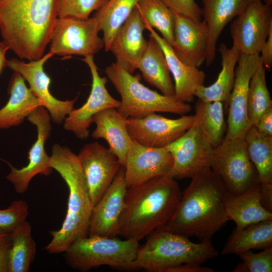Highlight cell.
<instances>
[{
	"label": "cell",
	"mask_w": 272,
	"mask_h": 272,
	"mask_svg": "<svg viewBox=\"0 0 272 272\" xmlns=\"http://www.w3.org/2000/svg\"><path fill=\"white\" fill-rule=\"evenodd\" d=\"M227 191L221 179L210 167L206 168L191 178L172 216L162 227L201 241L211 240L229 221L224 205Z\"/></svg>",
	"instance_id": "cell-1"
},
{
	"label": "cell",
	"mask_w": 272,
	"mask_h": 272,
	"mask_svg": "<svg viewBox=\"0 0 272 272\" xmlns=\"http://www.w3.org/2000/svg\"><path fill=\"white\" fill-rule=\"evenodd\" d=\"M59 0H0V33L20 58L40 59L58 18Z\"/></svg>",
	"instance_id": "cell-2"
},
{
	"label": "cell",
	"mask_w": 272,
	"mask_h": 272,
	"mask_svg": "<svg viewBox=\"0 0 272 272\" xmlns=\"http://www.w3.org/2000/svg\"><path fill=\"white\" fill-rule=\"evenodd\" d=\"M176 179L168 175L128 187L117 236L139 242L164 226L181 196Z\"/></svg>",
	"instance_id": "cell-3"
},
{
	"label": "cell",
	"mask_w": 272,
	"mask_h": 272,
	"mask_svg": "<svg viewBox=\"0 0 272 272\" xmlns=\"http://www.w3.org/2000/svg\"><path fill=\"white\" fill-rule=\"evenodd\" d=\"M49 166L63 179L69 189L67 209L60 228L49 232L52 236L44 249L49 253L64 252L76 240L86 237L93 205L78 155L66 147L53 145Z\"/></svg>",
	"instance_id": "cell-4"
},
{
	"label": "cell",
	"mask_w": 272,
	"mask_h": 272,
	"mask_svg": "<svg viewBox=\"0 0 272 272\" xmlns=\"http://www.w3.org/2000/svg\"><path fill=\"white\" fill-rule=\"evenodd\" d=\"M149 235L146 242L139 246L132 269L163 272L167 268L181 264H202L218 255L211 240L193 243L188 237L162 227Z\"/></svg>",
	"instance_id": "cell-5"
},
{
	"label": "cell",
	"mask_w": 272,
	"mask_h": 272,
	"mask_svg": "<svg viewBox=\"0 0 272 272\" xmlns=\"http://www.w3.org/2000/svg\"><path fill=\"white\" fill-rule=\"evenodd\" d=\"M105 72L121 96L117 110L125 118H143L159 112L183 115L191 110L189 104L175 95H165L146 87L141 83L139 74L133 75L117 62L107 66Z\"/></svg>",
	"instance_id": "cell-6"
},
{
	"label": "cell",
	"mask_w": 272,
	"mask_h": 272,
	"mask_svg": "<svg viewBox=\"0 0 272 272\" xmlns=\"http://www.w3.org/2000/svg\"><path fill=\"white\" fill-rule=\"evenodd\" d=\"M139 246L133 240L89 235L76 240L64 253L67 264L79 271L102 265L132 269Z\"/></svg>",
	"instance_id": "cell-7"
},
{
	"label": "cell",
	"mask_w": 272,
	"mask_h": 272,
	"mask_svg": "<svg viewBox=\"0 0 272 272\" xmlns=\"http://www.w3.org/2000/svg\"><path fill=\"white\" fill-rule=\"evenodd\" d=\"M210 168L233 194L241 193L259 183L257 171L248 156L244 137L224 138L214 148Z\"/></svg>",
	"instance_id": "cell-8"
},
{
	"label": "cell",
	"mask_w": 272,
	"mask_h": 272,
	"mask_svg": "<svg viewBox=\"0 0 272 272\" xmlns=\"http://www.w3.org/2000/svg\"><path fill=\"white\" fill-rule=\"evenodd\" d=\"M98 20L94 17L85 20L58 18L54 26L49 52L53 55H94L104 47Z\"/></svg>",
	"instance_id": "cell-9"
},
{
	"label": "cell",
	"mask_w": 272,
	"mask_h": 272,
	"mask_svg": "<svg viewBox=\"0 0 272 272\" xmlns=\"http://www.w3.org/2000/svg\"><path fill=\"white\" fill-rule=\"evenodd\" d=\"M165 148L173 164L169 176L175 179L192 178L210 167L215 147L196 122L185 133Z\"/></svg>",
	"instance_id": "cell-10"
},
{
	"label": "cell",
	"mask_w": 272,
	"mask_h": 272,
	"mask_svg": "<svg viewBox=\"0 0 272 272\" xmlns=\"http://www.w3.org/2000/svg\"><path fill=\"white\" fill-rule=\"evenodd\" d=\"M50 118L48 111L42 106L38 107L28 116V120L37 127V137L28 152L29 162L26 166L17 169L5 161L11 169L6 178L19 194L26 192L31 180L36 175H48L52 172V169L49 166L50 157L44 149L45 143L52 128Z\"/></svg>",
	"instance_id": "cell-11"
},
{
	"label": "cell",
	"mask_w": 272,
	"mask_h": 272,
	"mask_svg": "<svg viewBox=\"0 0 272 272\" xmlns=\"http://www.w3.org/2000/svg\"><path fill=\"white\" fill-rule=\"evenodd\" d=\"M271 29V6L260 0L253 2L231 24L232 46L240 54H259Z\"/></svg>",
	"instance_id": "cell-12"
},
{
	"label": "cell",
	"mask_w": 272,
	"mask_h": 272,
	"mask_svg": "<svg viewBox=\"0 0 272 272\" xmlns=\"http://www.w3.org/2000/svg\"><path fill=\"white\" fill-rule=\"evenodd\" d=\"M195 122L194 115L170 119L153 113L143 118H127L126 126L133 141L147 147L163 148L182 136Z\"/></svg>",
	"instance_id": "cell-13"
},
{
	"label": "cell",
	"mask_w": 272,
	"mask_h": 272,
	"mask_svg": "<svg viewBox=\"0 0 272 272\" xmlns=\"http://www.w3.org/2000/svg\"><path fill=\"white\" fill-rule=\"evenodd\" d=\"M83 60L89 66L92 75L90 93L81 107L74 108L66 116L63 127L73 132L79 139L86 140L89 135V128L93 123L94 116L104 109L118 108L120 101L114 98L108 92L106 88L107 79L99 76L93 55L85 56Z\"/></svg>",
	"instance_id": "cell-14"
},
{
	"label": "cell",
	"mask_w": 272,
	"mask_h": 272,
	"mask_svg": "<svg viewBox=\"0 0 272 272\" xmlns=\"http://www.w3.org/2000/svg\"><path fill=\"white\" fill-rule=\"evenodd\" d=\"M53 54L48 52L39 59L25 62L18 59L8 60V66L14 72L21 74L29 85V88L50 115L52 120L61 124L74 109L77 98L71 100H60L49 91L50 78L44 70V64Z\"/></svg>",
	"instance_id": "cell-15"
},
{
	"label": "cell",
	"mask_w": 272,
	"mask_h": 272,
	"mask_svg": "<svg viewBox=\"0 0 272 272\" xmlns=\"http://www.w3.org/2000/svg\"><path fill=\"white\" fill-rule=\"evenodd\" d=\"M228 104L227 130L224 138L244 137L250 126L247 111L248 94L253 75L262 64L259 54H240Z\"/></svg>",
	"instance_id": "cell-16"
},
{
	"label": "cell",
	"mask_w": 272,
	"mask_h": 272,
	"mask_svg": "<svg viewBox=\"0 0 272 272\" xmlns=\"http://www.w3.org/2000/svg\"><path fill=\"white\" fill-rule=\"evenodd\" d=\"M78 156L94 206L123 166L109 148L96 142L84 145Z\"/></svg>",
	"instance_id": "cell-17"
},
{
	"label": "cell",
	"mask_w": 272,
	"mask_h": 272,
	"mask_svg": "<svg viewBox=\"0 0 272 272\" xmlns=\"http://www.w3.org/2000/svg\"><path fill=\"white\" fill-rule=\"evenodd\" d=\"M173 164V157L165 148H151L132 140L124 166L127 188L159 176L169 175Z\"/></svg>",
	"instance_id": "cell-18"
},
{
	"label": "cell",
	"mask_w": 272,
	"mask_h": 272,
	"mask_svg": "<svg viewBox=\"0 0 272 272\" xmlns=\"http://www.w3.org/2000/svg\"><path fill=\"white\" fill-rule=\"evenodd\" d=\"M127 187L122 166L112 182L93 206L89 235L116 237Z\"/></svg>",
	"instance_id": "cell-19"
},
{
	"label": "cell",
	"mask_w": 272,
	"mask_h": 272,
	"mask_svg": "<svg viewBox=\"0 0 272 272\" xmlns=\"http://www.w3.org/2000/svg\"><path fill=\"white\" fill-rule=\"evenodd\" d=\"M175 13L173 40L171 47L184 63L199 67L206 58L208 32L205 22L195 21Z\"/></svg>",
	"instance_id": "cell-20"
},
{
	"label": "cell",
	"mask_w": 272,
	"mask_h": 272,
	"mask_svg": "<svg viewBox=\"0 0 272 272\" xmlns=\"http://www.w3.org/2000/svg\"><path fill=\"white\" fill-rule=\"evenodd\" d=\"M144 22L136 7L115 35L109 51L116 62L130 74L138 69L148 46L143 36Z\"/></svg>",
	"instance_id": "cell-21"
},
{
	"label": "cell",
	"mask_w": 272,
	"mask_h": 272,
	"mask_svg": "<svg viewBox=\"0 0 272 272\" xmlns=\"http://www.w3.org/2000/svg\"><path fill=\"white\" fill-rule=\"evenodd\" d=\"M258 0H202V17L208 32L205 62L207 66L214 62L217 43L225 27L241 14L252 2ZM271 6L272 0H260Z\"/></svg>",
	"instance_id": "cell-22"
},
{
	"label": "cell",
	"mask_w": 272,
	"mask_h": 272,
	"mask_svg": "<svg viewBox=\"0 0 272 272\" xmlns=\"http://www.w3.org/2000/svg\"><path fill=\"white\" fill-rule=\"evenodd\" d=\"M143 20L146 29L150 32L149 35L158 42L163 51L169 70L174 79L175 95L184 102H192L196 90L204 86L205 73L198 67L182 62L175 54L171 46Z\"/></svg>",
	"instance_id": "cell-23"
},
{
	"label": "cell",
	"mask_w": 272,
	"mask_h": 272,
	"mask_svg": "<svg viewBox=\"0 0 272 272\" xmlns=\"http://www.w3.org/2000/svg\"><path fill=\"white\" fill-rule=\"evenodd\" d=\"M247 153L258 175L261 187V203L272 211V138L250 126L244 135Z\"/></svg>",
	"instance_id": "cell-24"
},
{
	"label": "cell",
	"mask_w": 272,
	"mask_h": 272,
	"mask_svg": "<svg viewBox=\"0 0 272 272\" xmlns=\"http://www.w3.org/2000/svg\"><path fill=\"white\" fill-rule=\"evenodd\" d=\"M224 205L229 220L235 222L236 229L272 219V212L262 205L259 183L251 186L240 194H233L227 191Z\"/></svg>",
	"instance_id": "cell-25"
},
{
	"label": "cell",
	"mask_w": 272,
	"mask_h": 272,
	"mask_svg": "<svg viewBox=\"0 0 272 272\" xmlns=\"http://www.w3.org/2000/svg\"><path fill=\"white\" fill-rule=\"evenodd\" d=\"M126 120L127 118L122 116L115 108L104 109L93 118L96 128L92 134V138L104 139L108 144L109 149L123 167L132 142L127 129Z\"/></svg>",
	"instance_id": "cell-26"
},
{
	"label": "cell",
	"mask_w": 272,
	"mask_h": 272,
	"mask_svg": "<svg viewBox=\"0 0 272 272\" xmlns=\"http://www.w3.org/2000/svg\"><path fill=\"white\" fill-rule=\"evenodd\" d=\"M10 98L0 109V129L20 124L38 107L42 106L25 84V80L18 73L14 72L9 85Z\"/></svg>",
	"instance_id": "cell-27"
},
{
	"label": "cell",
	"mask_w": 272,
	"mask_h": 272,
	"mask_svg": "<svg viewBox=\"0 0 272 272\" xmlns=\"http://www.w3.org/2000/svg\"><path fill=\"white\" fill-rule=\"evenodd\" d=\"M218 50L221 57L222 69L217 80L209 86H200L194 93V96L205 101H220L228 107L229 99L235 79V66L240 51L232 46L228 48L221 44Z\"/></svg>",
	"instance_id": "cell-28"
},
{
	"label": "cell",
	"mask_w": 272,
	"mask_h": 272,
	"mask_svg": "<svg viewBox=\"0 0 272 272\" xmlns=\"http://www.w3.org/2000/svg\"><path fill=\"white\" fill-rule=\"evenodd\" d=\"M147 49L138 69L144 80L159 90L162 94L175 95L174 85L163 53L158 42L149 35Z\"/></svg>",
	"instance_id": "cell-29"
},
{
	"label": "cell",
	"mask_w": 272,
	"mask_h": 272,
	"mask_svg": "<svg viewBox=\"0 0 272 272\" xmlns=\"http://www.w3.org/2000/svg\"><path fill=\"white\" fill-rule=\"evenodd\" d=\"M272 247V219L235 228L221 250V254H238L251 249Z\"/></svg>",
	"instance_id": "cell-30"
},
{
	"label": "cell",
	"mask_w": 272,
	"mask_h": 272,
	"mask_svg": "<svg viewBox=\"0 0 272 272\" xmlns=\"http://www.w3.org/2000/svg\"><path fill=\"white\" fill-rule=\"evenodd\" d=\"M139 0H107L93 16L103 32L105 51H109L117 31L130 15Z\"/></svg>",
	"instance_id": "cell-31"
},
{
	"label": "cell",
	"mask_w": 272,
	"mask_h": 272,
	"mask_svg": "<svg viewBox=\"0 0 272 272\" xmlns=\"http://www.w3.org/2000/svg\"><path fill=\"white\" fill-rule=\"evenodd\" d=\"M31 226L26 220L11 233L8 272H28L34 260L36 246L31 235Z\"/></svg>",
	"instance_id": "cell-32"
},
{
	"label": "cell",
	"mask_w": 272,
	"mask_h": 272,
	"mask_svg": "<svg viewBox=\"0 0 272 272\" xmlns=\"http://www.w3.org/2000/svg\"><path fill=\"white\" fill-rule=\"evenodd\" d=\"M195 122L215 148L223 141L226 124L224 104L198 99L195 107Z\"/></svg>",
	"instance_id": "cell-33"
},
{
	"label": "cell",
	"mask_w": 272,
	"mask_h": 272,
	"mask_svg": "<svg viewBox=\"0 0 272 272\" xmlns=\"http://www.w3.org/2000/svg\"><path fill=\"white\" fill-rule=\"evenodd\" d=\"M143 19L158 30L171 46L173 40L175 13L162 0H139L135 6Z\"/></svg>",
	"instance_id": "cell-34"
},
{
	"label": "cell",
	"mask_w": 272,
	"mask_h": 272,
	"mask_svg": "<svg viewBox=\"0 0 272 272\" xmlns=\"http://www.w3.org/2000/svg\"><path fill=\"white\" fill-rule=\"evenodd\" d=\"M272 107L267 89L265 69L261 64L251 77L247 98V116L250 126H255L261 115Z\"/></svg>",
	"instance_id": "cell-35"
},
{
	"label": "cell",
	"mask_w": 272,
	"mask_h": 272,
	"mask_svg": "<svg viewBox=\"0 0 272 272\" xmlns=\"http://www.w3.org/2000/svg\"><path fill=\"white\" fill-rule=\"evenodd\" d=\"M107 0H59L58 18L85 20Z\"/></svg>",
	"instance_id": "cell-36"
},
{
	"label": "cell",
	"mask_w": 272,
	"mask_h": 272,
	"mask_svg": "<svg viewBox=\"0 0 272 272\" xmlns=\"http://www.w3.org/2000/svg\"><path fill=\"white\" fill-rule=\"evenodd\" d=\"M242 262L238 264L234 272H271L272 247L258 253L251 250L238 254Z\"/></svg>",
	"instance_id": "cell-37"
},
{
	"label": "cell",
	"mask_w": 272,
	"mask_h": 272,
	"mask_svg": "<svg viewBox=\"0 0 272 272\" xmlns=\"http://www.w3.org/2000/svg\"><path fill=\"white\" fill-rule=\"evenodd\" d=\"M28 215V206L25 201H13L7 208L0 210V230L12 233L26 220Z\"/></svg>",
	"instance_id": "cell-38"
},
{
	"label": "cell",
	"mask_w": 272,
	"mask_h": 272,
	"mask_svg": "<svg viewBox=\"0 0 272 272\" xmlns=\"http://www.w3.org/2000/svg\"><path fill=\"white\" fill-rule=\"evenodd\" d=\"M174 13L189 17L195 21L201 20V9L195 0H162Z\"/></svg>",
	"instance_id": "cell-39"
},
{
	"label": "cell",
	"mask_w": 272,
	"mask_h": 272,
	"mask_svg": "<svg viewBox=\"0 0 272 272\" xmlns=\"http://www.w3.org/2000/svg\"><path fill=\"white\" fill-rule=\"evenodd\" d=\"M11 245V233L0 230V272H8L9 256Z\"/></svg>",
	"instance_id": "cell-40"
},
{
	"label": "cell",
	"mask_w": 272,
	"mask_h": 272,
	"mask_svg": "<svg viewBox=\"0 0 272 272\" xmlns=\"http://www.w3.org/2000/svg\"><path fill=\"white\" fill-rule=\"evenodd\" d=\"M255 127L261 134L272 138V107L261 115Z\"/></svg>",
	"instance_id": "cell-41"
},
{
	"label": "cell",
	"mask_w": 272,
	"mask_h": 272,
	"mask_svg": "<svg viewBox=\"0 0 272 272\" xmlns=\"http://www.w3.org/2000/svg\"><path fill=\"white\" fill-rule=\"evenodd\" d=\"M260 55L262 64L265 69L270 71L272 66V29L262 45Z\"/></svg>",
	"instance_id": "cell-42"
},
{
	"label": "cell",
	"mask_w": 272,
	"mask_h": 272,
	"mask_svg": "<svg viewBox=\"0 0 272 272\" xmlns=\"http://www.w3.org/2000/svg\"><path fill=\"white\" fill-rule=\"evenodd\" d=\"M212 268L201 266V264L187 263L169 267L163 272H214Z\"/></svg>",
	"instance_id": "cell-43"
},
{
	"label": "cell",
	"mask_w": 272,
	"mask_h": 272,
	"mask_svg": "<svg viewBox=\"0 0 272 272\" xmlns=\"http://www.w3.org/2000/svg\"><path fill=\"white\" fill-rule=\"evenodd\" d=\"M9 49L10 47L5 42L0 41V75L5 67L8 66V60L6 58V53Z\"/></svg>",
	"instance_id": "cell-44"
}]
</instances>
